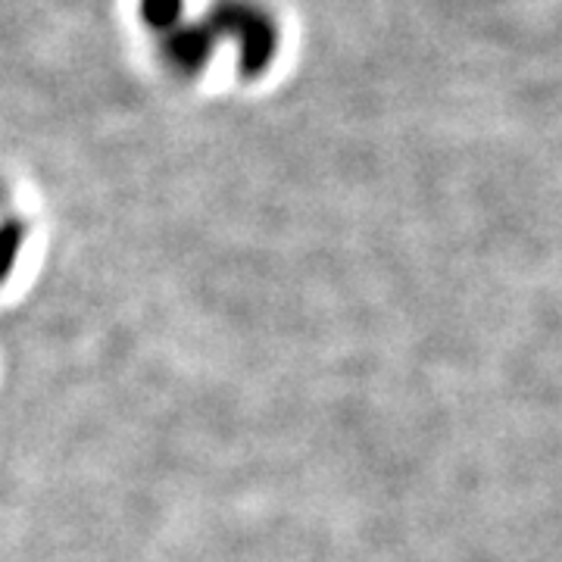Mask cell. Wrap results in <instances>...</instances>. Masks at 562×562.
Segmentation results:
<instances>
[{
    "label": "cell",
    "mask_w": 562,
    "mask_h": 562,
    "mask_svg": "<svg viewBox=\"0 0 562 562\" xmlns=\"http://www.w3.org/2000/svg\"><path fill=\"white\" fill-rule=\"evenodd\" d=\"M140 20L147 22L157 35L176 29L181 22V0H140Z\"/></svg>",
    "instance_id": "obj_1"
}]
</instances>
